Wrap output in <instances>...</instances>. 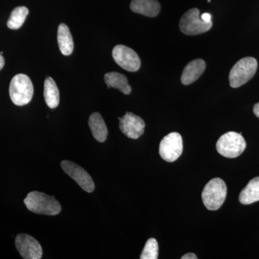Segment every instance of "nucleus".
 <instances>
[{"instance_id": "nucleus-10", "label": "nucleus", "mask_w": 259, "mask_h": 259, "mask_svg": "<svg viewBox=\"0 0 259 259\" xmlns=\"http://www.w3.org/2000/svg\"><path fill=\"white\" fill-rule=\"evenodd\" d=\"M15 246L19 253L25 259H40L42 255L41 245L33 237L28 234H19L15 238Z\"/></svg>"}, {"instance_id": "nucleus-3", "label": "nucleus", "mask_w": 259, "mask_h": 259, "mask_svg": "<svg viewBox=\"0 0 259 259\" xmlns=\"http://www.w3.org/2000/svg\"><path fill=\"white\" fill-rule=\"evenodd\" d=\"M227 187L224 181L212 179L204 187L202 193V202L209 210H218L226 200Z\"/></svg>"}, {"instance_id": "nucleus-24", "label": "nucleus", "mask_w": 259, "mask_h": 259, "mask_svg": "<svg viewBox=\"0 0 259 259\" xmlns=\"http://www.w3.org/2000/svg\"><path fill=\"white\" fill-rule=\"evenodd\" d=\"M5 66V59L2 54H0V71L3 69Z\"/></svg>"}, {"instance_id": "nucleus-15", "label": "nucleus", "mask_w": 259, "mask_h": 259, "mask_svg": "<svg viewBox=\"0 0 259 259\" xmlns=\"http://www.w3.org/2000/svg\"><path fill=\"white\" fill-rule=\"evenodd\" d=\"M57 38L61 54L64 56L71 55L74 50V41L69 27L66 24L59 25Z\"/></svg>"}, {"instance_id": "nucleus-19", "label": "nucleus", "mask_w": 259, "mask_h": 259, "mask_svg": "<svg viewBox=\"0 0 259 259\" xmlns=\"http://www.w3.org/2000/svg\"><path fill=\"white\" fill-rule=\"evenodd\" d=\"M28 13L29 10L25 7H18V8H15L12 12L8 23H7L8 28L12 30H18L21 28Z\"/></svg>"}, {"instance_id": "nucleus-5", "label": "nucleus", "mask_w": 259, "mask_h": 259, "mask_svg": "<svg viewBox=\"0 0 259 259\" xmlns=\"http://www.w3.org/2000/svg\"><path fill=\"white\" fill-rule=\"evenodd\" d=\"M245 147L246 143L241 134L233 131L223 135L216 145L218 152L229 158L238 157L245 151Z\"/></svg>"}, {"instance_id": "nucleus-16", "label": "nucleus", "mask_w": 259, "mask_h": 259, "mask_svg": "<svg viewBox=\"0 0 259 259\" xmlns=\"http://www.w3.org/2000/svg\"><path fill=\"white\" fill-rule=\"evenodd\" d=\"M104 79L109 88L117 89L124 95L131 94L132 90L125 75L117 72H109L105 75Z\"/></svg>"}, {"instance_id": "nucleus-13", "label": "nucleus", "mask_w": 259, "mask_h": 259, "mask_svg": "<svg viewBox=\"0 0 259 259\" xmlns=\"http://www.w3.org/2000/svg\"><path fill=\"white\" fill-rule=\"evenodd\" d=\"M206 64L202 59H195L187 65L182 73L181 81L185 85L191 84L197 81L203 74Z\"/></svg>"}, {"instance_id": "nucleus-22", "label": "nucleus", "mask_w": 259, "mask_h": 259, "mask_svg": "<svg viewBox=\"0 0 259 259\" xmlns=\"http://www.w3.org/2000/svg\"><path fill=\"white\" fill-rule=\"evenodd\" d=\"M182 259H197V256L193 253H189L187 254L184 255L181 258Z\"/></svg>"}, {"instance_id": "nucleus-1", "label": "nucleus", "mask_w": 259, "mask_h": 259, "mask_svg": "<svg viewBox=\"0 0 259 259\" xmlns=\"http://www.w3.org/2000/svg\"><path fill=\"white\" fill-rule=\"evenodd\" d=\"M29 210L36 214L56 215L61 211V205L55 197L40 192H31L24 199Z\"/></svg>"}, {"instance_id": "nucleus-14", "label": "nucleus", "mask_w": 259, "mask_h": 259, "mask_svg": "<svg viewBox=\"0 0 259 259\" xmlns=\"http://www.w3.org/2000/svg\"><path fill=\"white\" fill-rule=\"evenodd\" d=\"M89 125L91 129L94 138L100 143L106 141L108 131L105 121L99 112H95L90 115Z\"/></svg>"}, {"instance_id": "nucleus-2", "label": "nucleus", "mask_w": 259, "mask_h": 259, "mask_svg": "<svg viewBox=\"0 0 259 259\" xmlns=\"http://www.w3.org/2000/svg\"><path fill=\"white\" fill-rule=\"evenodd\" d=\"M10 97L15 105L24 106L31 101L34 88L31 80L27 75H15L10 84Z\"/></svg>"}, {"instance_id": "nucleus-7", "label": "nucleus", "mask_w": 259, "mask_h": 259, "mask_svg": "<svg viewBox=\"0 0 259 259\" xmlns=\"http://www.w3.org/2000/svg\"><path fill=\"white\" fill-rule=\"evenodd\" d=\"M183 151V140L178 133H171L161 140L159 146L161 157L167 162L177 161Z\"/></svg>"}, {"instance_id": "nucleus-18", "label": "nucleus", "mask_w": 259, "mask_h": 259, "mask_svg": "<svg viewBox=\"0 0 259 259\" xmlns=\"http://www.w3.org/2000/svg\"><path fill=\"white\" fill-rule=\"evenodd\" d=\"M239 201L243 204H253L259 201V177L250 180L241 191Z\"/></svg>"}, {"instance_id": "nucleus-4", "label": "nucleus", "mask_w": 259, "mask_h": 259, "mask_svg": "<svg viewBox=\"0 0 259 259\" xmlns=\"http://www.w3.org/2000/svg\"><path fill=\"white\" fill-rule=\"evenodd\" d=\"M258 67V62L254 58H243L234 65L229 75L231 88H238L248 82L253 78Z\"/></svg>"}, {"instance_id": "nucleus-21", "label": "nucleus", "mask_w": 259, "mask_h": 259, "mask_svg": "<svg viewBox=\"0 0 259 259\" xmlns=\"http://www.w3.org/2000/svg\"><path fill=\"white\" fill-rule=\"evenodd\" d=\"M201 18L205 22L212 21V15L209 14V13H204V14H202V16H201Z\"/></svg>"}, {"instance_id": "nucleus-11", "label": "nucleus", "mask_w": 259, "mask_h": 259, "mask_svg": "<svg viewBox=\"0 0 259 259\" xmlns=\"http://www.w3.org/2000/svg\"><path fill=\"white\" fill-rule=\"evenodd\" d=\"M120 129L129 139H138L144 134L145 122L139 116L132 112H126L122 117H119Z\"/></svg>"}, {"instance_id": "nucleus-9", "label": "nucleus", "mask_w": 259, "mask_h": 259, "mask_svg": "<svg viewBox=\"0 0 259 259\" xmlns=\"http://www.w3.org/2000/svg\"><path fill=\"white\" fill-rule=\"evenodd\" d=\"M61 165L65 173L72 178L82 190L90 193L95 190L93 179L82 167L67 160L61 162Z\"/></svg>"}, {"instance_id": "nucleus-20", "label": "nucleus", "mask_w": 259, "mask_h": 259, "mask_svg": "<svg viewBox=\"0 0 259 259\" xmlns=\"http://www.w3.org/2000/svg\"><path fill=\"white\" fill-rule=\"evenodd\" d=\"M158 256V244L155 238H150L146 242L141 259H157Z\"/></svg>"}, {"instance_id": "nucleus-6", "label": "nucleus", "mask_w": 259, "mask_h": 259, "mask_svg": "<svg viewBox=\"0 0 259 259\" xmlns=\"http://www.w3.org/2000/svg\"><path fill=\"white\" fill-rule=\"evenodd\" d=\"M212 26V21L205 22L202 20L197 8L188 10L182 17L180 22L181 31L187 35L204 33L208 31Z\"/></svg>"}, {"instance_id": "nucleus-23", "label": "nucleus", "mask_w": 259, "mask_h": 259, "mask_svg": "<svg viewBox=\"0 0 259 259\" xmlns=\"http://www.w3.org/2000/svg\"><path fill=\"white\" fill-rule=\"evenodd\" d=\"M253 112H254L255 115L259 118V102L258 103L255 104L254 107H253Z\"/></svg>"}, {"instance_id": "nucleus-12", "label": "nucleus", "mask_w": 259, "mask_h": 259, "mask_svg": "<svg viewBox=\"0 0 259 259\" xmlns=\"http://www.w3.org/2000/svg\"><path fill=\"white\" fill-rule=\"evenodd\" d=\"M131 9L138 14L154 18L159 14L161 5L158 0H132Z\"/></svg>"}, {"instance_id": "nucleus-8", "label": "nucleus", "mask_w": 259, "mask_h": 259, "mask_svg": "<svg viewBox=\"0 0 259 259\" xmlns=\"http://www.w3.org/2000/svg\"><path fill=\"white\" fill-rule=\"evenodd\" d=\"M112 57L122 69L135 72L141 67V59L136 51L123 45L116 46L112 50Z\"/></svg>"}, {"instance_id": "nucleus-17", "label": "nucleus", "mask_w": 259, "mask_h": 259, "mask_svg": "<svg viewBox=\"0 0 259 259\" xmlns=\"http://www.w3.org/2000/svg\"><path fill=\"white\" fill-rule=\"evenodd\" d=\"M44 98L48 106L51 109L59 106L60 95L57 85L51 77H48L44 82Z\"/></svg>"}]
</instances>
